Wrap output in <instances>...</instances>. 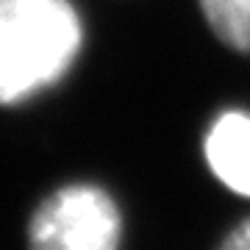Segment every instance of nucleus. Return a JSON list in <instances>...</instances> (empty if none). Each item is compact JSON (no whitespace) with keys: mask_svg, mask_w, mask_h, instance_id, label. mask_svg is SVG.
I'll return each mask as SVG.
<instances>
[{"mask_svg":"<svg viewBox=\"0 0 250 250\" xmlns=\"http://www.w3.org/2000/svg\"><path fill=\"white\" fill-rule=\"evenodd\" d=\"M81 42L83 25L70 0H0V106L53 86Z\"/></svg>","mask_w":250,"mask_h":250,"instance_id":"obj_1","label":"nucleus"},{"mask_svg":"<svg viewBox=\"0 0 250 250\" xmlns=\"http://www.w3.org/2000/svg\"><path fill=\"white\" fill-rule=\"evenodd\" d=\"M123 220L114 200L98 187H64L36 208L31 250H120Z\"/></svg>","mask_w":250,"mask_h":250,"instance_id":"obj_2","label":"nucleus"},{"mask_svg":"<svg viewBox=\"0 0 250 250\" xmlns=\"http://www.w3.org/2000/svg\"><path fill=\"white\" fill-rule=\"evenodd\" d=\"M220 250H250V220L242 223L239 228H233Z\"/></svg>","mask_w":250,"mask_h":250,"instance_id":"obj_5","label":"nucleus"},{"mask_svg":"<svg viewBox=\"0 0 250 250\" xmlns=\"http://www.w3.org/2000/svg\"><path fill=\"white\" fill-rule=\"evenodd\" d=\"M200 9L225 45L250 53V0H200Z\"/></svg>","mask_w":250,"mask_h":250,"instance_id":"obj_4","label":"nucleus"},{"mask_svg":"<svg viewBox=\"0 0 250 250\" xmlns=\"http://www.w3.org/2000/svg\"><path fill=\"white\" fill-rule=\"evenodd\" d=\"M206 161L236 195L250 197V114L225 111L206 136Z\"/></svg>","mask_w":250,"mask_h":250,"instance_id":"obj_3","label":"nucleus"}]
</instances>
